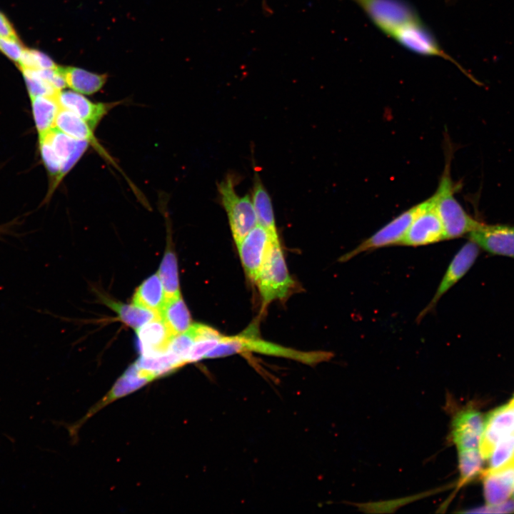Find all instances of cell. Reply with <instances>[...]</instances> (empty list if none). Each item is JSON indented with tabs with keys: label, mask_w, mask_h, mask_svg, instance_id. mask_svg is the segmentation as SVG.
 <instances>
[{
	"label": "cell",
	"mask_w": 514,
	"mask_h": 514,
	"mask_svg": "<svg viewBox=\"0 0 514 514\" xmlns=\"http://www.w3.org/2000/svg\"><path fill=\"white\" fill-rule=\"evenodd\" d=\"M420 208L421 202L403 211L356 248L342 255L338 261L344 263L364 252L389 246H399Z\"/></svg>",
	"instance_id": "5b68a950"
},
{
	"label": "cell",
	"mask_w": 514,
	"mask_h": 514,
	"mask_svg": "<svg viewBox=\"0 0 514 514\" xmlns=\"http://www.w3.org/2000/svg\"><path fill=\"white\" fill-rule=\"evenodd\" d=\"M277 240L257 224L236 245L243 269L251 281L255 282L273 241Z\"/></svg>",
	"instance_id": "9c48e42d"
},
{
	"label": "cell",
	"mask_w": 514,
	"mask_h": 514,
	"mask_svg": "<svg viewBox=\"0 0 514 514\" xmlns=\"http://www.w3.org/2000/svg\"><path fill=\"white\" fill-rule=\"evenodd\" d=\"M484 460L478 448L458 450L460 474L459 485L473 480L478 475H482Z\"/></svg>",
	"instance_id": "83f0119b"
},
{
	"label": "cell",
	"mask_w": 514,
	"mask_h": 514,
	"mask_svg": "<svg viewBox=\"0 0 514 514\" xmlns=\"http://www.w3.org/2000/svg\"><path fill=\"white\" fill-rule=\"evenodd\" d=\"M166 296V301L181 296L176 257L173 251L167 249L158 271Z\"/></svg>",
	"instance_id": "4316f807"
},
{
	"label": "cell",
	"mask_w": 514,
	"mask_h": 514,
	"mask_svg": "<svg viewBox=\"0 0 514 514\" xmlns=\"http://www.w3.org/2000/svg\"><path fill=\"white\" fill-rule=\"evenodd\" d=\"M160 314L174 336L184 333L191 326V315L181 296L166 301Z\"/></svg>",
	"instance_id": "d4e9b609"
},
{
	"label": "cell",
	"mask_w": 514,
	"mask_h": 514,
	"mask_svg": "<svg viewBox=\"0 0 514 514\" xmlns=\"http://www.w3.org/2000/svg\"><path fill=\"white\" fill-rule=\"evenodd\" d=\"M133 304L159 313L166 303V296L158 275L153 274L146 279L136 289Z\"/></svg>",
	"instance_id": "603a6c76"
},
{
	"label": "cell",
	"mask_w": 514,
	"mask_h": 514,
	"mask_svg": "<svg viewBox=\"0 0 514 514\" xmlns=\"http://www.w3.org/2000/svg\"><path fill=\"white\" fill-rule=\"evenodd\" d=\"M481 477L488 505L505 502L514 488V460L498 470L483 473Z\"/></svg>",
	"instance_id": "e0dca14e"
},
{
	"label": "cell",
	"mask_w": 514,
	"mask_h": 514,
	"mask_svg": "<svg viewBox=\"0 0 514 514\" xmlns=\"http://www.w3.org/2000/svg\"><path fill=\"white\" fill-rule=\"evenodd\" d=\"M138 349L142 356H154L168 351L175 336L160 316L136 330Z\"/></svg>",
	"instance_id": "9a60e30c"
},
{
	"label": "cell",
	"mask_w": 514,
	"mask_h": 514,
	"mask_svg": "<svg viewBox=\"0 0 514 514\" xmlns=\"http://www.w3.org/2000/svg\"><path fill=\"white\" fill-rule=\"evenodd\" d=\"M479 253L480 247L470 240L460 248L449 263L432 299L417 317L418 322L431 312L443 296L467 273Z\"/></svg>",
	"instance_id": "ba28073f"
},
{
	"label": "cell",
	"mask_w": 514,
	"mask_h": 514,
	"mask_svg": "<svg viewBox=\"0 0 514 514\" xmlns=\"http://www.w3.org/2000/svg\"><path fill=\"white\" fill-rule=\"evenodd\" d=\"M195 341V335L190 326L186 331L172 338L168 351L178 356L186 364L188 354Z\"/></svg>",
	"instance_id": "1f68e13d"
},
{
	"label": "cell",
	"mask_w": 514,
	"mask_h": 514,
	"mask_svg": "<svg viewBox=\"0 0 514 514\" xmlns=\"http://www.w3.org/2000/svg\"><path fill=\"white\" fill-rule=\"evenodd\" d=\"M448 148L444 170L432 195L443 226L445 240L468 235L483 223L469 215L455 196L458 187L450 171L453 149Z\"/></svg>",
	"instance_id": "6da1fadb"
},
{
	"label": "cell",
	"mask_w": 514,
	"mask_h": 514,
	"mask_svg": "<svg viewBox=\"0 0 514 514\" xmlns=\"http://www.w3.org/2000/svg\"><path fill=\"white\" fill-rule=\"evenodd\" d=\"M235 184V177L228 173L218 183L217 188L237 245L258 223L251 197L249 195L239 196L236 191Z\"/></svg>",
	"instance_id": "7a4b0ae2"
},
{
	"label": "cell",
	"mask_w": 514,
	"mask_h": 514,
	"mask_svg": "<svg viewBox=\"0 0 514 514\" xmlns=\"http://www.w3.org/2000/svg\"><path fill=\"white\" fill-rule=\"evenodd\" d=\"M0 37L19 38L16 31L6 15L0 11Z\"/></svg>",
	"instance_id": "d590c367"
},
{
	"label": "cell",
	"mask_w": 514,
	"mask_h": 514,
	"mask_svg": "<svg viewBox=\"0 0 514 514\" xmlns=\"http://www.w3.org/2000/svg\"><path fill=\"white\" fill-rule=\"evenodd\" d=\"M251 331V330L249 332L238 336H227L230 356L244 352H254L291 358L308 365H315L326 361L333 357V354L328 351L305 352L286 348L253 336Z\"/></svg>",
	"instance_id": "277c9868"
},
{
	"label": "cell",
	"mask_w": 514,
	"mask_h": 514,
	"mask_svg": "<svg viewBox=\"0 0 514 514\" xmlns=\"http://www.w3.org/2000/svg\"><path fill=\"white\" fill-rule=\"evenodd\" d=\"M39 137L46 138L54 151L62 166L63 177L76 165L89 145L88 142L71 137L55 127Z\"/></svg>",
	"instance_id": "2e32d148"
},
{
	"label": "cell",
	"mask_w": 514,
	"mask_h": 514,
	"mask_svg": "<svg viewBox=\"0 0 514 514\" xmlns=\"http://www.w3.org/2000/svg\"><path fill=\"white\" fill-rule=\"evenodd\" d=\"M489 457L488 467L484 469L483 473L498 470L513 461L514 460V433L500 440Z\"/></svg>",
	"instance_id": "f1b7e54d"
},
{
	"label": "cell",
	"mask_w": 514,
	"mask_h": 514,
	"mask_svg": "<svg viewBox=\"0 0 514 514\" xmlns=\"http://www.w3.org/2000/svg\"><path fill=\"white\" fill-rule=\"evenodd\" d=\"M222 335L202 337L195 341L188 356V363H193L206 358V355L219 342Z\"/></svg>",
	"instance_id": "d6a6232c"
},
{
	"label": "cell",
	"mask_w": 514,
	"mask_h": 514,
	"mask_svg": "<svg viewBox=\"0 0 514 514\" xmlns=\"http://www.w3.org/2000/svg\"><path fill=\"white\" fill-rule=\"evenodd\" d=\"M138 368L153 380L166 376L186 365V363L174 353L167 351L154 356H141L135 363Z\"/></svg>",
	"instance_id": "cb8c5ba5"
},
{
	"label": "cell",
	"mask_w": 514,
	"mask_h": 514,
	"mask_svg": "<svg viewBox=\"0 0 514 514\" xmlns=\"http://www.w3.org/2000/svg\"><path fill=\"white\" fill-rule=\"evenodd\" d=\"M21 71L30 98L38 96H56L60 91L56 90L33 71L29 69H21Z\"/></svg>",
	"instance_id": "4dcf8cb0"
},
{
	"label": "cell",
	"mask_w": 514,
	"mask_h": 514,
	"mask_svg": "<svg viewBox=\"0 0 514 514\" xmlns=\"http://www.w3.org/2000/svg\"><path fill=\"white\" fill-rule=\"evenodd\" d=\"M66 86L81 94L91 95L100 91L107 80L106 74H99L76 66L58 68Z\"/></svg>",
	"instance_id": "ffe728a7"
},
{
	"label": "cell",
	"mask_w": 514,
	"mask_h": 514,
	"mask_svg": "<svg viewBox=\"0 0 514 514\" xmlns=\"http://www.w3.org/2000/svg\"><path fill=\"white\" fill-rule=\"evenodd\" d=\"M17 65L21 70L54 69L59 66L42 51L28 48L25 49Z\"/></svg>",
	"instance_id": "f546056e"
},
{
	"label": "cell",
	"mask_w": 514,
	"mask_h": 514,
	"mask_svg": "<svg viewBox=\"0 0 514 514\" xmlns=\"http://www.w3.org/2000/svg\"><path fill=\"white\" fill-rule=\"evenodd\" d=\"M153 381L134 363L116 381L108 394L89 413L90 417L95 412L111 402L127 395Z\"/></svg>",
	"instance_id": "d6986e66"
},
{
	"label": "cell",
	"mask_w": 514,
	"mask_h": 514,
	"mask_svg": "<svg viewBox=\"0 0 514 514\" xmlns=\"http://www.w3.org/2000/svg\"><path fill=\"white\" fill-rule=\"evenodd\" d=\"M514 433V405L509 403L490 412L484 419L480 451L483 458H489L496 445Z\"/></svg>",
	"instance_id": "30bf717a"
},
{
	"label": "cell",
	"mask_w": 514,
	"mask_h": 514,
	"mask_svg": "<svg viewBox=\"0 0 514 514\" xmlns=\"http://www.w3.org/2000/svg\"><path fill=\"white\" fill-rule=\"evenodd\" d=\"M445 240L443 226L431 196L421 202V208L411 222L399 246H426Z\"/></svg>",
	"instance_id": "52a82bcc"
},
{
	"label": "cell",
	"mask_w": 514,
	"mask_h": 514,
	"mask_svg": "<svg viewBox=\"0 0 514 514\" xmlns=\"http://www.w3.org/2000/svg\"><path fill=\"white\" fill-rule=\"evenodd\" d=\"M104 302L118 313L122 322L134 328L136 331L146 323L160 316L159 313L134 304L126 305L109 299H105Z\"/></svg>",
	"instance_id": "484cf974"
},
{
	"label": "cell",
	"mask_w": 514,
	"mask_h": 514,
	"mask_svg": "<svg viewBox=\"0 0 514 514\" xmlns=\"http://www.w3.org/2000/svg\"><path fill=\"white\" fill-rule=\"evenodd\" d=\"M251 198L258 225L278 238L271 198L257 173H255Z\"/></svg>",
	"instance_id": "44dd1931"
},
{
	"label": "cell",
	"mask_w": 514,
	"mask_h": 514,
	"mask_svg": "<svg viewBox=\"0 0 514 514\" xmlns=\"http://www.w3.org/2000/svg\"><path fill=\"white\" fill-rule=\"evenodd\" d=\"M55 128L71 137L88 142L103 157L113 162L112 158L98 142L94 130L72 112L61 109L56 119Z\"/></svg>",
	"instance_id": "ac0fdd59"
},
{
	"label": "cell",
	"mask_w": 514,
	"mask_h": 514,
	"mask_svg": "<svg viewBox=\"0 0 514 514\" xmlns=\"http://www.w3.org/2000/svg\"><path fill=\"white\" fill-rule=\"evenodd\" d=\"M263 306L286 298L293 286L279 240L273 241L255 281Z\"/></svg>",
	"instance_id": "3957f363"
},
{
	"label": "cell",
	"mask_w": 514,
	"mask_h": 514,
	"mask_svg": "<svg viewBox=\"0 0 514 514\" xmlns=\"http://www.w3.org/2000/svg\"><path fill=\"white\" fill-rule=\"evenodd\" d=\"M62 109L69 111L94 130L104 116L116 103H95L74 91L61 90L56 96Z\"/></svg>",
	"instance_id": "7c38bea8"
},
{
	"label": "cell",
	"mask_w": 514,
	"mask_h": 514,
	"mask_svg": "<svg viewBox=\"0 0 514 514\" xmlns=\"http://www.w3.org/2000/svg\"><path fill=\"white\" fill-rule=\"evenodd\" d=\"M513 499H514V488H513Z\"/></svg>",
	"instance_id": "f35d334b"
},
{
	"label": "cell",
	"mask_w": 514,
	"mask_h": 514,
	"mask_svg": "<svg viewBox=\"0 0 514 514\" xmlns=\"http://www.w3.org/2000/svg\"><path fill=\"white\" fill-rule=\"evenodd\" d=\"M473 513H514V499L497 505H488L467 511Z\"/></svg>",
	"instance_id": "e575fe53"
},
{
	"label": "cell",
	"mask_w": 514,
	"mask_h": 514,
	"mask_svg": "<svg viewBox=\"0 0 514 514\" xmlns=\"http://www.w3.org/2000/svg\"><path fill=\"white\" fill-rule=\"evenodd\" d=\"M484 425L481 413L473 409L458 412L451 423L450 437L458 450L475 449L480 445Z\"/></svg>",
	"instance_id": "4fadbf2b"
},
{
	"label": "cell",
	"mask_w": 514,
	"mask_h": 514,
	"mask_svg": "<svg viewBox=\"0 0 514 514\" xmlns=\"http://www.w3.org/2000/svg\"><path fill=\"white\" fill-rule=\"evenodd\" d=\"M510 403H512V404L514 405V397H513V398L511 400V401H510Z\"/></svg>",
	"instance_id": "74e56055"
},
{
	"label": "cell",
	"mask_w": 514,
	"mask_h": 514,
	"mask_svg": "<svg viewBox=\"0 0 514 514\" xmlns=\"http://www.w3.org/2000/svg\"><path fill=\"white\" fill-rule=\"evenodd\" d=\"M26 47L19 38L0 37V52L18 64Z\"/></svg>",
	"instance_id": "836d02e7"
},
{
	"label": "cell",
	"mask_w": 514,
	"mask_h": 514,
	"mask_svg": "<svg viewBox=\"0 0 514 514\" xmlns=\"http://www.w3.org/2000/svg\"><path fill=\"white\" fill-rule=\"evenodd\" d=\"M469 239L487 252L514 258V226L483 223L468 234Z\"/></svg>",
	"instance_id": "8fae6325"
},
{
	"label": "cell",
	"mask_w": 514,
	"mask_h": 514,
	"mask_svg": "<svg viewBox=\"0 0 514 514\" xmlns=\"http://www.w3.org/2000/svg\"><path fill=\"white\" fill-rule=\"evenodd\" d=\"M4 231H4V228H1V227H0V236H1V233H3Z\"/></svg>",
	"instance_id": "8d00e7d4"
},
{
	"label": "cell",
	"mask_w": 514,
	"mask_h": 514,
	"mask_svg": "<svg viewBox=\"0 0 514 514\" xmlns=\"http://www.w3.org/2000/svg\"><path fill=\"white\" fill-rule=\"evenodd\" d=\"M30 99L35 127L40 136L55 127L61 107L56 96H38Z\"/></svg>",
	"instance_id": "7402d4cb"
},
{
	"label": "cell",
	"mask_w": 514,
	"mask_h": 514,
	"mask_svg": "<svg viewBox=\"0 0 514 514\" xmlns=\"http://www.w3.org/2000/svg\"><path fill=\"white\" fill-rule=\"evenodd\" d=\"M392 36L401 45L412 51L423 55L441 56L451 60L450 56L440 49L433 35L420 19L403 26Z\"/></svg>",
	"instance_id": "5bb4252c"
},
{
	"label": "cell",
	"mask_w": 514,
	"mask_h": 514,
	"mask_svg": "<svg viewBox=\"0 0 514 514\" xmlns=\"http://www.w3.org/2000/svg\"><path fill=\"white\" fill-rule=\"evenodd\" d=\"M356 1L377 26L391 36L403 26L420 19L404 0Z\"/></svg>",
	"instance_id": "8992f818"
}]
</instances>
